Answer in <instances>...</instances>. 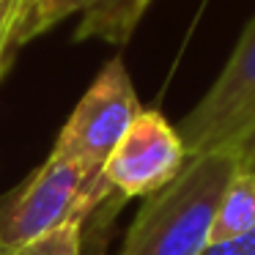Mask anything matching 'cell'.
Wrapping results in <instances>:
<instances>
[{"mask_svg":"<svg viewBox=\"0 0 255 255\" xmlns=\"http://www.w3.org/2000/svg\"><path fill=\"white\" fill-rule=\"evenodd\" d=\"M187 159L176 127L159 110H140L107 156L99 178L121 200L148 198L167 187L184 170Z\"/></svg>","mask_w":255,"mask_h":255,"instance_id":"obj_5","label":"cell"},{"mask_svg":"<svg viewBox=\"0 0 255 255\" xmlns=\"http://www.w3.org/2000/svg\"><path fill=\"white\" fill-rule=\"evenodd\" d=\"M113 192L80 162L50 154L11 195L0 200V244L6 250L58 228L77 211H96Z\"/></svg>","mask_w":255,"mask_h":255,"instance_id":"obj_2","label":"cell"},{"mask_svg":"<svg viewBox=\"0 0 255 255\" xmlns=\"http://www.w3.org/2000/svg\"><path fill=\"white\" fill-rule=\"evenodd\" d=\"M0 255H8V250H6V247H3V244H0Z\"/></svg>","mask_w":255,"mask_h":255,"instance_id":"obj_11","label":"cell"},{"mask_svg":"<svg viewBox=\"0 0 255 255\" xmlns=\"http://www.w3.org/2000/svg\"><path fill=\"white\" fill-rule=\"evenodd\" d=\"M148 6L151 0H30L17 33V52L77 11L83 19L74 30V41L102 39L110 44H127Z\"/></svg>","mask_w":255,"mask_h":255,"instance_id":"obj_6","label":"cell"},{"mask_svg":"<svg viewBox=\"0 0 255 255\" xmlns=\"http://www.w3.org/2000/svg\"><path fill=\"white\" fill-rule=\"evenodd\" d=\"M236 170L231 151L187 159L167 187L145 198L127 231L121 255H198L209 244L217 206Z\"/></svg>","mask_w":255,"mask_h":255,"instance_id":"obj_1","label":"cell"},{"mask_svg":"<svg viewBox=\"0 0 255 255\" xmlns=\"http://www.w3.org/2000/svg\"><path fill=\"white\" fill-rule=\"evenodd\" d=\"M140 99L121 58H113L72 110L50 154L74 159L99 178L107 156L140 116Z\"/></svg>","mask_w":255,"mask_h":255,"instance_id":"obj_4","label":"cell"},{"mask_svg":"<svg viewBox=\"0 0 255 255\" xmlns=\"http://www.w3.org/2000/svg\"><path fill=\"white\" fill-rule=\"evenodd\" d=\"M198 255H255V231L225 242H209Z\"/></svg>","mask_w":255,"mask_h":255,"instance_id":"obj_9","label":"cell"},{"mask_svg":"<svg viewBox=\"0 0 255 255\" xmlns=\"http://www.w3.org/2000/svg\"><path fill=\"white\" fill-rule=\"evenodd\" d=\"M250 231H255V176L236 170L220 198L209 242H225Z\"/></svg>","mask_w":255,"mask_h":255,"instance_id":"obj_7","label":"cell"},{"mask_svg":"<svg viewBox=\"0 0 255 255\" xmlns=\"http://www.w3.org/2000/svg\"><path fill=\"white\" fill-rule=\"evenodd\" d=\"M228 151L236 156L239 170H242V173H250V176H255V124H253V127H250L247 132H244L242 137H239Z\"/></svg>","mask_w":255,"mask_h":255,"instance_id":"obj_10","label":"cell"},{"mask_svg":"<svg viewBox=\"0 0 255 255\" xmlns=\"http://www.w3.org/2000/svg\"><path fill=\"white\" fill-rule=\"evenodd\" d=\"M88 214L91 211H77L52 231L11 247L8 255H83V228Z\"/></svg>","mask_w":255,"mask_h":255,"instance_id":"obj_8","label":"cell"},{"mask_svg":"<svg viewBox=\"0 0 255 255\" xmlns=\"http://www.w3.org/2000/svg\"><path fill=\"white\" fill-rule=\"evenodd\" d=\"M255 124V17L239 36L220 77L178 121L187 156L228 151Z\"/></svg>","mask_w":255,"mask_h":255,"instance_id":"obj_3","label":"cell"}]
</instances>
